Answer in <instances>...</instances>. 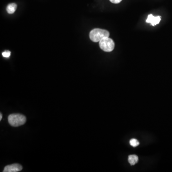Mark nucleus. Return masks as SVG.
I'll return each mask as SVG.
<instances>
[{
    "mask_svg": "<svg viewBox=\"0 0 172 172\" xmlns=\"http://www.w3.org/2000/svg\"><path fill=\"white\" fill-rule=\"evenodd\" d=\"M109 32L100 28L94 29L89 33V38L94 42H100L103 38L109 37Z\"/></svg>",
    "mask_w": 172,
    "mask_h": 172,
    "instance_id": "1",
    "label": "nucleus"
},
{
    "mask_svg": "<svg viewBox=\"0 0 172 172\" xmlns=\"http://www.w3.org/2000/svg\"><path fill=\"white\" fill-rule=\"evenodd\" d=\"M8 122L10 125L13 127H19L26 123V117L23 115L19 114H14L9 116Z\"/></svg>",
    "mask_w": 172,
    "mask_h": 172,
    "instance_id": "2",
    "label": "nucleus"
},
{
    "mask_svg": "<svg viewBox=\"0 0 172 172\" xmlns=\"http://www.w3.org/2000/svg\"><path fill=\"white\" fill-rule=\"evenodd\" d=\"M99 45L102 50L110 52L114 49L115 44L112 39L109 38V37H107L103 38L99 42Z\"/></svg>",
    "mask_w": 172,
    "mask_h": 172,
    "instance_id": "3",
    "label": "nucleus"
},
{
    "mask_svg": "<svg viewBox=\"0 0 172 172\" xmlns=\"http://www.w3.org/2000/svg\"><path fill=\"white\" fill-rule=\"evenodd\" d=\"M23 167L22 166L18 164H14L12 165H8L4 167V172H17L21 171L22 170Z\"/></svg>",
    "mask_w": 172,
    "mask_h": 172,
    "instance_id": "4",
    "label": "nucleus"
},
{
    "mask_svg": "<svg viewBox=\"0 0 172 172\" xmlns=\"http://www.w3.org/2000/svg\"><path fill=\"white\" fill-rule=\"evenodd\" d=\"M161 17L160 16H154L152 14L148 15V18L146 20V22L148 23H151L153 26H155L159 23L161 21Z\"/></svg>",
    "mask_w": 172,
    "mask_h": 172,
    "instance_id": "5",
    "label": "nucleus"
},
{
    "mask_svg": "<svg viewBox=\"0 0 172 172\" xmlns=\"http://www.w3.org/2000/svg\"><path fill=\"white\" fill-rule=\"evenodd\" d=\"M17 5L15 3H10L7 5L6 7V11L7 13L9 14H13L15 12L17 9Z\"/></svg>",
    "mask_w": 172,
    "mask_h": 172,
    "instance_id": "6",
    "label": "nucleus"
},
{
    "mask_svg": "<svg viewBox=\"0 0 172 172\" xmlns=\"http://www.w3.org/2000/svg\"><path fill=\"white\" fill-rule=\"evenodd\" d=\"M128 161L131 165L133 166L138 162V157L136 155H130L128 157Z\"/></svg>",
    "mask_w": 172,
    "mask_h": 172,
    "instance_id": "7",
    "label": "nucleus"
},
{
    "mask_svg": "<svg viewBox=\"0 0 172 172\" xmlns=\"http://www.w3.org/2000/svg\"><path fill=\"white\" fill-rule=\"evenodd\" d=\"M130 144L132 147H135L139 145V142L135 139H132L130 141Z\"/></svg>",
    "mask_w": 172,
    "mask_h": 172,
    "instance_id": "8",
    "label": "nucleus"
},
{
    "mask_svg": "<svg viewBox=\"0 0 172 172\" xmlns=\"http://www.w3.org/2000/svg\"><path fill=\"white\" fill-rule=\"evenodd\" d=\"M2 55L4 58H9L10 57L11 52L9 51H5L2 52Z\"/></svg>",
    "mask_w": 172,
    "mask_h": 172,
    "instance_id": "9",
    "label": "nucleus"
},
{
    "mask_svg": "<svg viewBox=\"0 0 172 172\" xmlns=\"http://www.w3.org/2000/svg\"><path fill=\"white\" fill-rule=\"evenodd\" d=\"M110 1L114 4H118L122 1V0H110Z\"/></svg>",
    "mask_w": 172,
    "mask_h": 172,
    "instance_id": "10",
    "label": "nucleus"
},
{
    "mask_svg": "<svg viewBox=\"0 0 172 172\" xmlns=\"http://www.w3.org/2000/svg\"><path fill=\"white\" fill-rule=\"evenodd\" d=\"M2 114H0V121H1L2 119Z\"/></svg>",
    "mask_w": 172,
    "mask_h": 172,
    "instance_id": "11",
    "label": "nucleus"
}]
</instances>
